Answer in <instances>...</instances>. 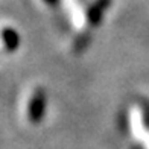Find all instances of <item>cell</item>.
I'll return each instance as SVG.
<instances>
[{"label": "cell", "instance_id": "obj_1", "mask_svg": "<svg viewBox=\"0 0 149 149\" xmlns=\"http://www.w3.org/2000/svg\"><path fill=\"white\" fill-rule=\"evenodd\" d=\"M44 111H46V93L41 87H35L26 94L23 105L24 119L32 125L40 123V120L44 116Z\"/></svg>", "mask_w": 149, "mask_h": 149}, {"label": "cell", "instance_id": "obj_2", "mask_svg": "<svg viewBox=\"0 0 149 149\" xmlns=\"http://www.w3.org/2000/svg\"><path fill=\"white\" fill-rule=\"evenodd\" d=\"M132 128L149 139V104L141 102L132 108Z\"/></svg>", "mask_w": 149, "mask_h": 149}, {"label": "cell", "instance_id": "obj_3", "mask_svg": "<svg viewBox=\"0 0 149 149\" xmlns=\"http://www.w3.org/2000/svg\"><path fill=\"white\" fill-rule=\"evenodd\" d=\"M17 46H18V35L15 33V31L3 29L0 32V47H2L5 52L15 50Z\"/></svg>", "mask_w": 149, "mask_h": 149}, {"label": "cell", "instance_id": "obj_4", "mask_svg": "<svg viewBox=\"0 0 149 149\" xmlns=\"http://www.w3.org/2000/svg\"><path fill=\"white\" fill-rule=\"evenodd\" d=\"M134 149H135V148H134Z\"/></svg>", "mask_w": 149, "mask_h": 149}]
</instances>
